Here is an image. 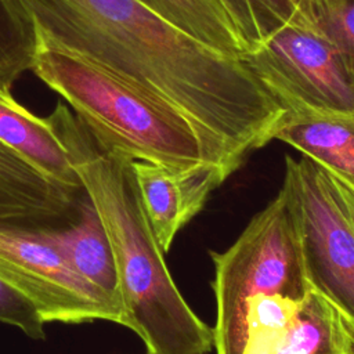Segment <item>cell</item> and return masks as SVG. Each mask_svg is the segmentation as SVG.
I'll return each mask as SVG.
<instances>
[{
	"mask_svg": "<svg viewBox=\"0 0 354 354\" xmlns=\"http://www.w3.org/2000/svg\"><path fill=\"white\" fill-rule=\"evenodd\" d=\"M28 55L33 72L69 104L105 148L174 169L214 165L192 124L159 97L44 40H32Z\"/></svg>",
	"mask_w": 354,
	"mask_h": 354,
	"instance_id": "obj_3",
	"label": "cell"
},
{
	"mask_svg": "<svg viewBox=\"0 0 354 354\" xmlns=\"http://www.w3.org/2000/svg\"><path fill=\"white\" fill-rule=\"evenodd\" d=\"M145 354H151V353H148V351H147V353H145Z\"/></svg>",
	"mask_w": 354,
	"mask_h": 354,
	"instance_id": "obj_18",
	"label": "cell"
},
{
	"mask_svg": "<svg viewBox=\"0 0 354 354\" xmlns=\"http://www.w3.org/2000/svg\"><path fill=\"white\" fill-rule=\"evenodd\" d=\"M314 1V8H315V11L319 8V7H322L324 4H326L329 0H313Z\"/></svg>",
	"mask_w": 354,
	"mask_h": 354,
	"instance_id": "obj_17",
	"label": "cell"
},
{
	"mask_svg": "<svg viewBox=\"0 0 354 354\" xmlns=\"http://www.w3.org/2000/svg\"><path fill=\"white\" fill-rule=\"evenodd\" d=\"M315 26L354 77V0H329L315 11Z\"/></svg>",
	"mask_w": 354,
	"mask_h": 354,
	"instance_id": "obj_14",
	"label": "cell"
},
{
	"mask_svg": "<svg viewBox=\"0 0 354 354\" xmlns=\"http://www.w3.org/2000/svg\"><path fill=\"white\" fill-rule=\"evenodd\" d=\"M82 192L48 177L0 141V224L36 227L68 221Z\"/></svg>",
	"mask_w": 354,
	"mask_h": 354,
	"instance_id": "obj_9",
	"label": "cell"
},
{
	"mask_svg": "<svg viewBox=\"0 0 354 354\" xmlns=\"http://www.w3.org/2000/svg\"><path fill=\"white\" fill-rule=\"evenodd\" d=\"M0 7L26 44L64 47L170 104L224 169L271 141L285 116L243 55L207 46L140 0H0Z\"/></svg>",
	"mask_w": 354,
	"mask_h": 354,
	"instance_id": "obj_1",
	"label": "cell"
},
{
	"mask_svg": "<svg viewBox=\"0 0 354 354\" xmlns=\"http://www.w3.org/2000/svg\"><path fill=\"white\" fill-rule=\"evenodd\" d=\"M0 321L21 329L35 340L46 339V321L35 304L0 278Z\"/></svg>",
	"mask_w": 354,
	"mask_h": 354,
	"instance_id": "obj_15",
	"label": "cell"
},
{
	"mask_svg": "<svg viewBox=\"0 0 354 354\" xmlns=\"http://www.w3.org/2000/svg\"><path fill=\"white\" fill-rule=\"evenodd\" d=\"M353 354H354V353H353Z\"/></svg>",
	"mask_w": 354,
	"mask_h": 354,
	"instance_id": "obj_19",
	"label": "cell"
},
{
	"mask_svg": "<svg viewBox=\"0 0 354 354\" xmlns=\"http://www.w3.org/2000/svg\"><path fill=\"white\" fill-rule=\"evenodd\" d=\"M288 113H354V77L314 24H288L243 54Z\"/></svg>",
	"mask_w": 354,
	"mask_h": 354,
	"instance_id": "obj_6",
	"label": "cell"
},
{
	"mask_svg": "<svg viewBox=\"0 0 354 354\" xmlns=\"http://www.w3.org/2000/svg\"><path fill=\"white\" fill-rule=\"evenodd\" d=\"M354 324L325 296L310 289L272 335L246 342L245 354H353Z\"/></svg>",
	"mask_w": 354,
	"mask_h": 354,
	"instance_id": "obj_10",
	"label": "cell"
},
{
	"mask_svg": "<svg viewBox=\"0 0 354 354\" xmlns=\"http://www.w3.org/2000/svg\"><path fill=\"white\" fill-rule=\"evenodd\" d=\"M0 278L26 296L46 322L102 319L127 328L123 306L76 272L36 227L0 224Z\"/></svg>",
	"mask_w": 354,
	"mask_h": 354,
	"instance_id": "obj_7",
	"label": "cell"
},
{
	"mask_svg": "<svg viewBox=\"0 0 354 354\" xmlns=\"http://www.w3.org/2000/svg\"><path fill=\"white\" fill-rule=\"evenodd\" d=\"M0 141L48 177L71 188L83 189L64 145L47 119L30 113L11 94L0 95Z\"/></svg>",
	"mask_w": 354,
	"mask_h": 354,
	"instance_id": "obj_12",
	"label": "cell"
},
{
	"mask_svg": "<svg viewBox=\"0 0 354 354\" xmlns=\"http://www.w3.org/2000/svg\"><path fill=\"white\" fill-rule=\"evenodd\" d=\"M248 51L288 24H314L313 0H217Z\"/></svg>",
	"mask_w": 354,
	"mask_h": 354,
	"instance_id": "obj_13",
	"label": "cell"
},
{
	"mask_svg": "<svg viewBox=\"0 0 354 354\" xmlns=\"http://www.w3.org/2000/svg\"><path fill=\"white\" fill-rule=\"evenodd\" d=\"M46 119L108 234L127 328L151 354H209L213 329L191 310L167 270L142 206L133 159L105 148L62 101Z\"/></svg>",
	"mask_w": 354,
	"mask_h": 354,
	"instance_id": "obj_2",
	"label": "cell"
},
{
	"mask_svg": "<svg viewBox=\"0 0 354 354\" xmlns=\"http://www.w3.org/2000/svg\"><path fill=\"white\" fill-rule=\"evenodd\" d=\"M216 354H245L249 303L264 295L300 300L311 288L295 212L285 187L224 252H210Z\"/></svg>",
	"mask_w": 354,
	"mask_h": 354,
	"instance_id": "obj_4",
	"label": "cell"
},
{
	"mask_svg": "<svg viewBox=\"0 0 354 354\" xmlns=\"http://www.w3.org/2000/svg\"><path fill=\"white\" fill-rule=\"evenodd\" d=\"M133 171L152 232L166 253L176 234L205 206L210 192L228 176L216 165L189 169L133 160Z\"/></svg>",
	"mask_w": 354,
	"mask_h": 354,
	"instance_id": "obj_8",
	"label": "cell"
},
{
	"mask_svg": "<svg viewBox=\"0 0 354 354\" xmlns=\"http://www.w3.org/2000/svg\"><path fill=\"white\" fill-rule=\"evenodd\" d=\"M330 176L335 181V185H336L339 194H340L343 206H344V209H346V212H347V214H348V217H350V220L354 225V188L350 184H347L346 181L337 178L336 176H333V174H330Z\"/></svg>",
	"mask_w": 354,
	"mask_h": 354,
	"instance_id": "obj_16",
	"label": "cell"
},
{
	"mask_svg": "<svg viewBox=\"0 0 354 354\" xmlns=\"http://www.w3.org/2000/svg\"><path fill=\"white\" fill-rule=\"evenodd\" d=\"M66 224L61 228L54 225H36V228L76 272L123 306L111 242L97 209L84 189L75 216Z\"/></svg>",
	"mask_w": 354,
	"mask_h": 354,
	"instance_id": "obj_11",
	"label": "cell"
},
{
	"mask_svg": "<svg viewBox=\"0 0 354 354\" xmlns=\"http://www.w3.org/2000/svg\"><path fill=\"white\" fill-rule=\"evenodd\" d=\"M285 159L282 187L295 212L308 282L354 324V225L328 170L304 155Z\"/></svg>",
	"mask_w": 354,
	"mask_h": 354,
	"instance_id": "obj_5",
	"label": "cell"
}]
</instances>
